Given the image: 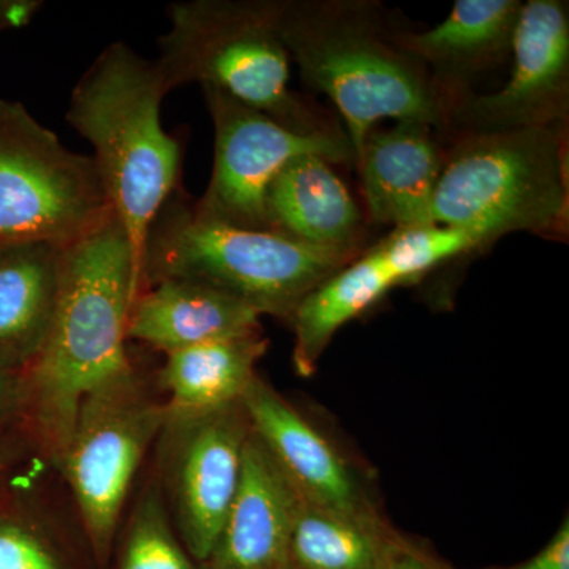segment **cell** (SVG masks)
Listing matches in <instances>:
<instances>
[{"label":"cell","mask_w":569,"mask_h":569,"mask_svg":"<svg viewBox=\"0 0 569 569\" xmlns=\"http://www.w3.org/2000/svg\"><path fill=\"white\" fill-rule=\"evenodd\" d=\"M201 89L216 133L211 181L192 206L201 219L269 231L266 197L284 164L305 153L328 162L355 159L343 134L291 132L219 89Z\"/></svg>","instance_id":"cell-10"},{"label":"cell","mask_w":569,"mask_h":569,"mask_svg":"<svg viewBox=\"0 0 569 569\" xmlns=\"http://www.w3.org/2000/svg\"><path fill=\"white\" fill-rule=\"evenodd\" d=\"M385 569H441L433 563L425 552H419L413 546H403V549L395 557V560Z\"/></svg>","instance_id":"cell-28"},{"label":"cell","mask_w":569,"mask_h":569,"mask_svg":"<svg viewBox=\"0 0 569 569\" xmlns=\"http://www.w3.org/2000/svg\"><path fill=\"white\" fill-rule=\"evenodd\" d=\"M110 212L92 157L70 151L21 103L0 99V244L67 247Z\"/></svg>","instance_id":"cell-8"},{"label":"cell","mask_w":569,"mask_h":569,"mask_svg":"<svg viewBox=\"0 0 569 569\" xmlns=\"http://www.w3.org/2000/svg\"><path fill=\"white\" fill-rule=\"evenodd\" d=\"M261 316L244 302L187 280H160L134 299L127 337L160 353L261 331Z\"/></svg>","instance_id":"cell-16"},{"label":"cell","mask_w":569,"mask_h":569,"mask_svg":"<svg viewBox=\"0 0 569 569\" xmlns=\"http://www.w3.org/2000/svg\"><path fill=\"white\" fill-rule=\"evenodd\" d=\"M511 78L500 91L460 97L452 119L470 133L559 126L569 111V13L560 0L522 3Z\"/></svg>","instance_id":"cell-11"},{"label":"cell","mask_w":569,"mask_h":569,"mask_svg":"<svg viewBox=\"0 0 569 569\" xmlns=\"http://www.w3.org/2000/svg\"><path fill=\"white\" fill-rule=\"evenodd\" d=\"M250 436L242 402L164 419L152 467L174 529L197 563L211 556L233 508Z\"/></svg>","instance_id":"cell-9"},{"label":"cell","mask_w":569,"mask_h":569,"mask_svg":"<svg viewBox=\"0 0 569 569\" xmlns=\"http://www.w3.org/2000/svg\"><path fill=\"white\" fill-rule=\"evenodd\" d=\"M395 276L376 247L328 277L296 307L293 365L301 377L313 376L326 347L340 328L397 287Z\"/></svg>","instance_id":"cell-20"},{"label":"cell","mask_w":569,"mask_h":569,"mask_svg":"<svg viewBox=\"0 0 569 569\" xmlns=\"http://www.w3.org/2000/svg\"><path fill=\"white\" fill-rule=\"evenodd\" d=\"M269 231L301 244L353 254L361 216L325 157L305 153L284 164L266 197Z\"/></svg>","instance_id":"cell-15"},{"label":"cell","mask_w":569,"mask_h":569,"mask_svg":"<svg viewBox=\"0 0 569 569\" xmlns=\"http://www.w3.org/2000/svg\"><path fill=\"white\" fill-rule=\"evenodd\" d=\"M13 436H26L31 441L28 380L26 373L0 370V456Z\"/></svg>","instance_id":"cell-25"},{"label":"cell","mask_w":569,"mask_h":569,"mask_svg":"<svg viewBox=\"0 0 569 569\" xmlns=\"http://www.w3.org/2000/svg\"><path fill=\"white\" fill-rule=\"evenodd\" d=\"M63 247L0 244V370L26 373L39 358L54 318Z\"/></svg>","instance_id":"cell-17"},{"label":"cell","mask_w":569,"mask_h":569,"mask_svg":"<svg viewBox=\"0 0 569 569\" xmlns=\"http://www.w3.org/2000/svg\"><path fill=\"white\" fill-rule=\"evenodd\" d=\"M78 537L86 533L69 496L43 493L0 507V569H77Z\"/></svg>","instance_id":"cell-22"},{"label":"cell","mask_w":569,"mask_h":569,"mask_svg":"<svg viewBox=\"0 0 569 569\" xmlns=\"http://www.w3.org/2000/svg\"><path fill=\"white\" fill-rule=\"evenodd\" d=\"M253 436L307 503L355 518H381L376 503L335 445L264 378L241 399Z\"/></svg>","instance_id":"cell-12"},{"label":"cell","mask_w":569,"mask_h":569,"mask_svg":"<svg viewBox=\"0 0 569 569\" xmlns=\"http://www.w3.org/2000/svg\"><path fill=\"white\" fill-rule=\"evenodd\" d=\"M268 346L263 331H257L164 355L156 385L168 417L206 413L241 402Z\"/></svg>","instance_id":"cell-19"},{"label":"cell","mask_w":569,"mask_h":569,"mask_svg":"<svg viewBox=\"0 0 569 569\" xmlns=\"http://www.w3.org/2000/svg\"><path fill=\"white\" fill-rule=\"evenodd\" d=\"M140 293L132 247L114 212L63 247L50 336L26 372L32 447L54 470L82 397L133 366L127 328Z\"/></svg>","instance_id":"cell-1"},{"label":"cell","mask_w":569,"mask_h":569,"mask_svg":"<svg viewBox=\"0 0 569 569\" xmlns=\"http://www.w3.org/2000/svg\"><path fill=\"white\" fill-rule=\"evenodd\" d=\"M407 541L383 518H355L298 497L290 531L291 569H385Z\"/></svg>","instance_id":"cell-21"},{"label":"cell","mask_w":569,"mask_h":569,"mask_svg":"<svg viewBox=\"0 0 569 569\" xmlns=\"http://www.w3.org/2000/svg\"><path fill=\"white\" fill-rule=\"evenodd\" d=\"M2 468H3V462H2V459H0V475H2Z\"/></svg>","instance_id":"cell-29"},{"label":"cell","mask_w":569,"mask_h":569,"mask_svg":"<svg viewBox=\"0 0 569 569\" xmlns=\"http://www.w3.org/2000/svg\"><path fill=\"white\" fill-rule=\"evenodd\" d=\"M351 257L274 231L201 219L171 197L149 230L142 290L160 280H187L222 291L261 317L290 321L299 302Z\"/></svg>","instance_id":"cell-4"},{"label":"cell","mask_w":569,"mask_h":569,"mask_svg":"<svg viewBox=\"0 0 569 569\" xmlns=\"http://www.w3.org/2000/svg\"><path fill=\"white\" fill-rule=\"evenodd\" d=\"M146 477L116 538V569H200L174 529L153 467Z\"/></svg>","instance_id":"cell-23"},{"label":"cell","mask_w":569,"mask_h":569,"mask_svg":"<svg viewBox=\"0 0 569 569\" xmlns=\"http://www.w3.org/2000/svg\"><path fill=\"white\" fill-rule=\"evenodd\" d=\"M168 92L156 61L114 41L77 82L67 110V122L92 144L108 203L132 247L141 290L149 230L181 174V144L160 116Z\"/></svg>","instance_id":"cell-2"},{"label":"cell","mask_w":569,"mask_h":569,"mask_svg":"<svg viewBox=\"0 0 569 569\" xmlns=\"http://www.w3.org/2000/svg\"><path fill=\"white\" fill-rule=\"evenodd\" d=\"M361 2H276V24L307 84L326 93L358 156L381 119L438 126L447 104L419 63L391 47Z\"/></svg>","instance_id":"cell-3"},{"label":"cell","mask_w":569,"mask_h":569,"mask_svg":"<svg viewBox=\"0 0 569 569\" xmlns=\"http://www.w3.org/2000/svg\"><path fill=\"white\" fill-rule=\"evenodd\" d=\"M156 387L133 365L92 388L56 468L100 569L110 563L142 463L167 419Z\"/></svg>","instance_id":"cell-7"},{"label":"cell","mask_w":569,"mask_h":569,"mask_svg":"<svg viewBox=\"0 0 569 569\" xmlns=\"http://www.w3.org/2000/svg\"><path fill=\"white\" fill-rule=\"evenodd\" d=\"M39 7L33 0H0V29L26 24Z\"/></svg>","instance_id":"cell-27"},{"label":"cell","mask_w":569,"mask_h":569,"mask_svg":"<svg viewBox=\"0 0 569 569\" xmlns=\"http://www.w3.org/2000/svg\"><path fill=\"white\" fill-rule=\"evenodd\" d=\"M157 67L168 89L216 88L291 132H332L290 89V54L276 24V2L192 0L168 9Z\"/></svg>","instance_id":"cell-5"},{"label":"cell","mask_w":569,"mask_h":569,"mask_svg":"<svg viewBox=\"0 0 569 569\" xmlns=\"http://www.w3.org/2000/svg\"><path fill=\"white\" fill-rule=\"evenodd\" d=\"M505 569H569V520L561 522L548 545L523 563Z\"/></svg>","instance_id":"cell-26"},{"label":"cell","mask_w":569,"mask_h":569,"mask_svg":"<svg viewBox=\"0 0 569 569\" xmlns=\"http://www.w3.org/2000/svg\"><path fill=\"white\" fill-rule=\"evenodd\" d=\"M298 496L258 438L247 441L241 486L211 556L200 569H291Z\"/></svg>","instance_id":"cell-13"},{"label":"cell","mask_w":569,"mask_h":569,"mask_svg":"<svg viewBox=\"0 0 569 569\" xmlns=\"http://www.w3.org/2000/svg\"><path fill=\"white\" fill-rule=\"evenodd\" d=\"M568 206L559 126L470 133L441 168L433 223L477 236L482 246L516 231H549Z\"/></svg>","instance_id":"cell-6"},{"label":"cell","mask_w":569,"mask_h":569,"mask_svg":"<svg viewBox=\"0 0 569 569\" xmlns=\"http://www.w3.org/2000/svg\"><path fill=\"white\" fill-rule=\"evenodd\" d=\"M520 9L519 0H458L447 20L406 33L397 48L429 66L445 84L462 86L511 52Z\"/></svg>","instance_id":"cell-18"},{"label":"cell","mask_w":569,"mask_h":569,"mask_svg":"<svg viewBox=\"0 0 569 569\" xmlns=\"http://www.w3.org/2000/svg\"><path fill=\"white\" fill-rule=\"evenodd\" d=\"M481 246L477 236L466 230L430 223L396 228L376 249L397 283L402 284Z\"/></svg>","instance_id":"cell-24"},{"label":"cell","mask_w":569,"mask_h":569,"mask_svg":"<svg viewBox=\"0 0 569 569\" xmlns=\"http://www.w3.org/2000/svg\"><path fill=\"white\" fill-rule=\"evenodd\" d=\"M356 160L370 216L396 228L433 223V198L443 159L432 127L400 121L370 130Z\"/></svg>","instance_id":"cell-14"}]
</instances>
